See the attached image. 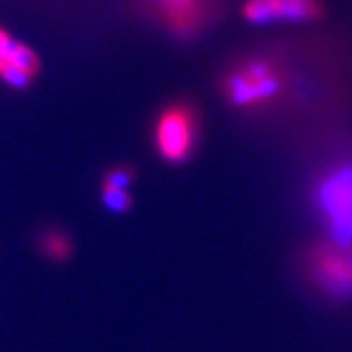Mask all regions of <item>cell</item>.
I'll use <instances>...</instances> for the list:
<instances>
[{"label":"cell","mask_w":352,"mask_h":352,"mask_svg":"<svg viewBox=\"0 0 352 352\" xmlns=\"http://www.w3.org/2000/svg\"><path fill=\"white\" fill-rule=\"evenodd\" d=\"M280 69L266 57H252L228 70L222 80V95L239 109H259L271 104L284 91Z\"/></svg>","instance_id":"6da1fadb"},{"label":"cell","mask_w":352,"mask_h":352,"mask_svg":"<svg viewBox=\"0 0 352 352\" xmlns=\"http://www.w3.org/2000/svg\"><path fill=\"white\" fill-rule=\"evenodd\" d=\"M305 272L316 290L329 298H352V245L327 239L305 256Z\"/></svg>","instance_id":"7a4b0ae2"},{"label":"cell","mask_w":352,"mask_h":352,"mask_svg":"<svg viewBox=\"0 0 352 352\" xmlns=\"http://www.w3.org/2000/svg\"><path fill=\"white\" fill-rule=\"evenodd\" d=\"M315 206L329 239L352 245V164L336 165L321 176Z\"/></svg>","instance_id":"3957f363"},{"label":"cell","mask_w":352,"mask_h":352,"mask_svg":"<svg viewBox=\"0 0 352 352\" xmlns=\"http://www.w3.org/2000/svg\"><path fill=\"white\" fill-rule=\"evenodd\" d=\"M197 140V118L188 104H171L158 116L155 145L164 160L182 164L188 160Z\"/></svg>","instance_id":"277c9868"},{"label":"cell","mask_w":352,"mask_h":352,"mask_svg":"<svg viewBox=\"0 0 352 352\" xmlns=\"http://www.w3.org/2000/svg\"><path fill=\"white\" fill-rule=\"evenodd\" d=\"M243 16L253 25L305 23L321 15L320 0H246Z\"/></svg>","instance_id":"5b68a950"},{"label":"cell","mask_w":352,"mask_h":352,"mask_svg":"<svg viewBox=\"0 0 352 352\" xmlns=\"http://www.w3.org/2000/svg\"><path fill=\"white\" fill-rule=\"evenodd\" d=\"M41 72V60L26 44L13 39L0 50V80L13 88H26Z\"/></svg>","instance_id":"8992f818"},{"label":"cell","mask_w":352,"mask_h":352,"mask_svg":"<svg viewBox=\"0 0 352 352\" xmlns=\"http://www.w3.org/2000/svg\"><path fill=\"white\" fill-rule=\"evenodd\" d=\"M153 3L164 23L179 36L196 33L204 19L206 0H153Z\"/></svg>","instance_id":"52a82bcc"},{"label":"cell","mask_w":352,"mask_h":352,"mask_svg":"<svg viewBox=\"0 0 352 352\" xmlns=\"http://www.w3.org/2000/svg\"><path fill=\"white\" fill-rule=\"evenodd\" d=\"M41 252L51 261L64 263L72 254L74 243L67 233L60 230H50L41 236Z\"/></svg>","instance_id":"ba28073f"},{"label":"cell","mask_w":352,"mask_h":352,"mask_svg":"<svg viewBox=\"0 0 352 352\" xmlns=\"http://www.w3.org/2000/svg\"><path fill=\"white\" fill-rule=\"evenodd\" d=\"M101 197H103L104 206L114 212H126L132 206V197L127 188L101 183Z\"/></svg>","instance_id":"9c48e42d"}]
</instances>
